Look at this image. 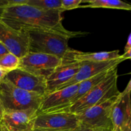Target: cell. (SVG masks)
I'll return each instance as SVG.
<instances>
[{"mask_svg":"<svg viewBox=\"0 0 131 131\" xmlns=\"http://www.w3.org/2000/svg\"><path fill=\"white\" fill-rule=\"evenodd\" d=\"M61 12L43 11L23 4L0 9V21L16 30L54 32L69 38L84 35L67 30L62 24Z\"/></svg>","mask_w":131,"mask_h":131,"instance_id":"cell-1","label":"cell"},{"mask_svg":"<svg viewBox=\"0 0 131 131\" xmlns=\"http://www.w3.org/2000/svg\"><path fill=\"white\" fill-rule=\"evenodd\" d=\"M44 96L18 88L6 79L0 84V101L5 111L34 109L38 111Z\"/></svg>","mask_w":131,"mask_h":131,"instance_id":"cell-2","label":"cell"},{"mask_svg":"<svg viewBox=\"0 0 131 131\" xmlns=\"http://www.w3.org/2000/svg\"><path fill=\"white\" fill-rule=\"evenodd\" d=\"M117 67H115L101 83L69 107V112L77 115L87 109L118 95L120 92L117 88Z\"/></svg>","mask_w":131,"mask_h":131,"instance_id":"cell-3","label":"cell"},{"mask_svg":"<svg viewBox=\"0 0 131 131\" xmlns=\"http://www.w3.org/2000/svg\"><path fill=\"white\" fill-rule=\"evenodd\" d=\"M28 52L43 53L63 58L69 50V37L60 33L43 31H28Z\"/></svg>","mask_w":131,"mask_h":131,"instance_id":"cell-4","label":"cell"},{"mask_svg":"<svg viewBox=\"0 0 131 131\" xmlns=\"http://www.w3.org/2000/svg\"><path fill=\"white\" fill-rule=\"evenodd\" d=\"M119 95L77 115L79 124L90 127L113 129L111 113Z\"/></svg>","mask_w":131,"mask_h":131,"instance_id":"cell-5","label":"cell"},{"mask_svg":"<svg viewBox=\"0 0 131 131\" xmlns=\"http://www.w3.org/2000/svg\"><path fill=\"white\" fill-rule=\"evenodd\" d=\"M61 63L62 59L56 56L28 52L20 59L18 69L46 79Z\"/></svg>","mask_w":131,"mask_h":131,"instance_id":"cell-6","label":"cell"},{"mask_svg":"<svg viewBox=\"0 0 131 131\" xmlns=\"http://www.w3.org/2000/svg\"><path fill=\"white\" fill-rule=\"evenodd\" d=\"M79 124L77 115L69 111L38 114L34 130L72 131Z\"/></svg>","mask_w":131,"mask_h":131,"instance_id":"cell-7","label":"cell"},{"mask_svg":"<svg viewBox=\"0 0 131 131\" xmlns=\"http://www.w3.org/2000/svg\"><path fill=\"white\" fill-rule=\"evenodd\" d=\"M78 84L54 91L43 97L38 114L69 111L71 101L78 89Z\"/></svg>","mask_w":131,"mask_h":131,"instance_id":"cell-8","label":"cell"},{"mask_svg":"<svg viewBox=\"0 0 131 131\" xmlns=\"http://www.w3.org/2000/svg\"><path fill=\"white\" fill-rule=\"evenodd\" d=\"M0 42L9 52L21 58L28 52L29 38L27 31L16 30L0 21Z\"/></svg>","mask_w":131,"mask_h":131,"instance_id":"cell-9","label":"cell"},{"mask_svg":"<svg viewBox=\"0 0 131 131\" xmlns=\"http://www.w3.org/2000/svg\"><path fill=\"white\" fill-rule=\"evenodd\" d=\"M37 110L5 111L0 121L2 131H33Z\"/></svg>","mask_w":131,"mask_h":131,"instance_id":"cell-10","label":"cell"},{"mask_svg":"<svg viewBox=\"0 0 131 131\" xmlns=\"http://www.w3.org/2000/svg\"><path fill=\"white\" fill-rule=\"evenodd\" d=\"M80 66L81 62L72 60L69 50L62 59V63L46 78V95L56 90L59 86L72 79L77 74Z\"/></svg>","mask_w":131,"mask_h":131,"instance_id":"cell-11","label":"cell"},{"mask_svg":"<svg viewBox=\"0 0 131 131\" xmlns=\"http://www.w3.org/2000/svg\"><path fill=\"white\" fill-rule=\"evenodd\" d=\"M125 60V59L121 55L119 58L109 60V61H100V62H90V61L81 62L80 68L77 74L67 83L59 86L56 90L78 84L100 73L103 72L113 68L117 67L119 64Z\"/></svg>","mask_w":131,"mask_h":131,"instance_id":"cell-12","label":"cell"},{"mask_svg":"<svg viewBox=\"0 0 131 131\" xmlns=\"http://www.w3.org/2000/svg\"><path fill=\"white\" fill-rule=\"evenodd\" d=\"M5 79L18 88L28 92H36L45 96L47 93L46 79L20 69L7 73Z\"/></svg>","mask_w":131,"mask_h":131,"instance_id":"cell-13","label":"cell"},{"mask_svg":"<svg viewBox=\"0 0 131 131\" xmlns=\"http://www.w3.org/2000/svg\"><path fill=\"white\" fill-rule=\"evenodd\" d=\"M131 81L122 92H120L111 113L113 129L122 128L127 123L131 122Z\"/></svg>","mask_w":131,"mask_h":131,"instance_id":"cell-14","label":"cell"},{"mask_svg":"<svg viewBox=\"0 0 131 131\" xmlns=\"http://www.w3.org/2000/svg\"><path fill=\"white\" fill-rule=\"evenodd\" d=\"M69 54L71 56L72 60L78 62L106 61L118 59L121 56V55L119 54V50L99 52H83L70 48Z\"/></svg>","mask_w":131,"mask_h":131,"instance_id":"cell-15","label":"cell"},{"mask_svg":"<svg viewBox=\"0 0 131 131\" xmlns=\"http://www.w3.org/2000/svg\"><path fill=\"white\" fill-rule=\"evenodd\" d=\"M114 68H113V69H110V70L100 73V74H97L95 76L92 77L89 79H87L79 83V85H78V91H77V93H75V96H74V98L72 99L71 101V106L73 104L75 103V102L79 101L80 99H81L86 93H88L95 86H96L100 83H101L107 76V75L110 74V72Z\"/></svg>","mask_w":131,"mask_h":131,"instance_id":"cell-16","label":"cell"},{"mask_svg":"<svg viewBox=\"0 0 131 131\" xmlns=\"http://www.w3.org/2000/svg\"><path fill=\"white\" fill-rule=\"evenodd\" d=\"M83 3H88L80 8H104L118 9V10H130L131 5L120 0H89L83 1Z\"/></svg>","mask_w":131,"mask_h":131,"instance_id":"cell-17","label":"cell"},{"mask_svg":"<svg viewBox=\"0 0 131 131\" xmlns=\"http://www.w3.org/2000/svg\"><path fill=\"white\" fill-rule=\"evenodd\" d=\"M26 4L43 11L63 12L61 0H27Z\"/></svg>","mask_w":131,"mask_h":131,"instance_id":"cell-18","label":"cell"},{"mask_svg":"<svg viewBox=\"0 0 131 131\" xmlns=\"http://www.w3.org/2000/svg\"><path fill=\"white\" fill-rule=\"evenodd\" d=\"M19 63L20 58L9 52L0 58V69L7 74L18 69Z\"/></svg>","mask_w":131,"mask_h":131,"instance_id":"cell-19","label":"cell"},{"mask_svg":"<svg viewBox=\"0 0 131 131\" xmlns=\"http://www.w3.org/2000/svg\"><path fill=\"white\" fill-rule=\"evenodd\" d=\"M83 0H61V8L63 11L75 9L80 6Z\"/></svg>","mask_w":131,"mask_h":131,"instance_id":"cell-20","label":"cell"},{"mask_svg":"<svg viewBox=\"0 0 131 131\" xmlns=\"http://www.w3.org/2000/svg\"><path fill=\"white\" fill-rule=\"evenodd\" d=\"M113 129H102V128L90 127L84 126L79 124L78 127L72 131H113Z\"/></svg>","mask_w":131,"mask_h":131,"instance_id":"cell-21","label":"cell"},{"mask_svg":"<svg viewBox=\"0 0 131 131\" xmlns=\"http://www.w3.org/2000/svg\"><path fill=\"white\" fill-rule=\"evenodd\" d=\"M8 53H9V52L7 49L5 47V46L2 43L0 42V58Z\"/></svg>","mask_w":131,"mask_h":131,"instance_id":"cell-22","label":"cell"},{"mask_svg":"<svg viewBox=\"0 0 131 131\" xmlns=\"http://www.w3.org/2000/svg\"><path fill=\"white\" fill-rule=\"evenodd\" d=\"M129 51H131V34L129 35V38H128V40L127 42L126 45H125V49H124V51L127 52Z\"/></svg>","mask_w":131,"mask_h":131,"instance_id":"cell-23","label":"cell"},{"mask_svg":"<svg viewBox=\"0 0 131 131\" xmlns=\"http://www.w3.org/2000/svg\"><path fill=\"white\" fill-rule=\"evenodd\" d=\"M121 129L122 131H131V122L125 124Z\"/></svg>","mask_w":131,"mask_h":131,"instance_id":"cell-24","label":"cell"},{"mask_svg":"<svg viewBox=\"0 0 131 131\" xmlns=\"http://www.w3.org/2000/svg\"><path fill=\"white\" fill-rule=\"evenodd\" d=\"M5 112V109H4L2 103H1V101H0V121H1V120L2 119L3 116Z\"/></svg>","mask_w":131,"mask_h":131,"instance_id":"cell-25","label":"cell"},{"mask_svg":"<svg viewBox=\"0 0 131 131\" xmlns=\"http://www.w3.org/2000/svg\"><path fill=\"white\" fill-rule=\"evenodd\" d=\"M6 74V72H5L3 71L1 69H0V84H1V82L3 81V80L5 79Z\"/></svg>","mask_w":131,"mask_h":131,"instance_id":"cell-26","label":"cell"},{"mask_svg":"<svg viewBox=\"0 0 131 131\" xmlns=\"http://www.w3.org/2000/svg\"><path fill=\"white\" fill-rule=\"evenodd\" d=\"M113 131H122V129L120 127H117V128H115V129H113Z\"/></svg>","mask_w":131,"mask_h":131,"instance_id":"cell-27","label":"cell"},{"mask_svg":"<svg viewBox=\"0 0 131 131\" xmlns=\"http://www.w3.org/2000/svg\"><path fill=\"white\" fill-rule=\"evenodd\" d=\"M33 131H53V130H36V129H35Z\"/></svg>","mask_w":131,"mask_h":131,"instance_id":"cell-28","label":"cell"},{"mask_svg":"<svg viewBox=\"0 0 131 131\" xmlns=\"http://www.w3.org/2000/svg\"><path fill=\"white\" fill-rule=\"evenodd\" d=\"M0 131H2V130H1V126H0Z\"/></svg>","mask_w":131,"mask_h":131,"instance_id":"cell-29","label":"cell"}]
</instances>
